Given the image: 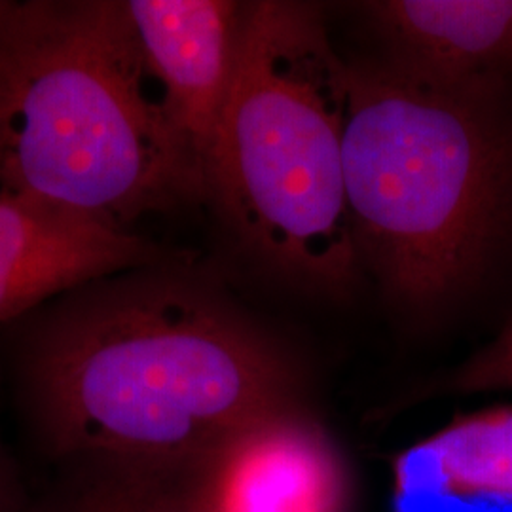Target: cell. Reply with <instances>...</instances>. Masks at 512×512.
Segmentation results:
<instances>
[{
  "label": "cell",
  "instance_id": "obj_1",
  "mask_svg": "<svg viewBox=\"0 0 512 512\" xmlns=\"http://www.w3.org/2000/svg\"><path fill=\"white\" fill-rule=\"evenodd\" d=\"M18 401L38 450L200 469L304 403L291 351L184 256L107 275L19 319Z\"/></svg>",
  "mask_w": 512,
  "mask_h": 512
},
{
  "label": "cell",
  "instance_id": "obj_2",
  "mask_svg": "<svg viewBox=\"0 0 512 512\" xmlns=\"http://www.w3.org/2000/svg\"><path fill=\"white\" fill-rule=\"evenodd\" d=\"M346 196L361 258L404 310L484 291L512 258V82L442 90L349 63Z\"/></svg>",
  "mask_w": 512,
  "mask_h": 512
},
{
  "label": "cell",
  "instance_id": "obj_3",
  "mask_svg": "<svg viewBox=\"0 0 512 512\" xmlns=\"http://www.w3.org/2000/svg\"><path fill=\"white\" fill-rule=\"evenodd\" d=\"M0 192L128 230L205 203L126 0H0Z\"/></svg>",
  "mask_w": 512,
  "mask_h": 512
},
{
  "label": "cell",
  "instance_id": "obj_4",
  "mask_svg": "<svg viewBox=\"0 0 512 512\" xmlns=\"http://www.w3.org/2000/svg\"><path fill=\"white\" fill-rule=\"evenodd\" d=\"M349 63L306 2H247L238 73L205 171V203L260 268L321 296L361 272L346 196Z\"/></svg>",
  "mask_w": 512,
  "mask_h": 512
},
{
  "label": "cell",
  "instance_id": "obj_5",
  "mask_svg": "<svg viewBox=\"0 0 512 512\" xmlns=\"http://www.w3.org/2000/svg\"><path fill=\"white\" fill-rule=\"evenodd\" d=\"M179 256L88 213L0 192V323H18L95 279Z\"/></svg>",
  "mask_w": 512,
  "mask_h": 512
},
{
  "label": "cell",
  "instance_id": "obj_6",
  "mask_svg": "<svg viewBox=\"0 0 512 512\" xmlns=\"http://www.w3.org/2000/svg\"><path fill=\"white\" fill-rule=\"evenodd\" d=\"M169 122L203 179L238 73L247 2L126 0Z\"/></svg>",
  "mask_w": 512,
  "mask_h": 512
},
{
  "label": "cell",
  "instance_id": "obj_7",
  "mask_svg": "<svg viewBox=\"0 0 512 512\" xmlns=\"http://www.w3.org/2000/svg\"><path fill=\"white\" fill-rule=\"evenodd\" d=\"M211 512H348L351 480L329 431L306 404L232 440L205 473Z\"/></svg>",
  "mask_w": 512,
  "mask_h": 512
},
{
  "label": "cell",
  "instance_id": "obj_8",
  "mask_svg": "<svg viewBox=\"0 0 512 512\" xmlns=\"http://www.w3.org/2000/svg\"><path fill=\"white\" fill-rule=\"evenodd\" d=\"M391 69L442 90L512 82L511 0H378L361 6Z\"/></svg>",
  "mask_w": 512,
  "mask_h": 512
},
{
  "label": "cell",
  "instance_id": "obj_9",
  "mask_svg": "<svg viewBox=\"0 0 512 512\" xmlns=\"http://www.w3.org/2000/svg\"><path fill=\"white\" fill-rule=\"evenodd\" d=\"M207 467L67 459L54 463V476L21 512H211L205 497Z\"/></svg>",
  "mask_w": 512,
  "mask_h": 512
},
{
  "label": "cell",
  "instance_id": "obj_10",
  "mask_svg": "<svg viewBox=\"0 0 512 512\" xmlns=\"http://www.w3.org/2000/svg\"><path fill=\"white\" fill-rule=\"evenodd\" d=\"M420 480L454 499L512 503V404L459 414L399 461V484Z\"/></svg>",
  "mask_w": 512,
  "mask_h": 512
},
{
  "label": "cell",
  "instance_id": "obj_11",
  "mask_svg": "<svg viewBox=\"0 0 512 512\" xmlns=\"http://www.w3.org/2000/svg\"><path fill=\"white\" fill-rule=\"evenodd\" d=\"M435 389L458 395L512 391V317L492 342L463 361Z\"/></svg>",
  "mask_w": 512,
  "mask_h": 512
},
{
  "label": "cell",
  "instance_id": "obj_12",
  "mask_svg": "<svg viewBox=\"0 0 512 512\" xmlns=\"http://www.w3.org/2000/svg\"><path fill=\"white\" fill-rule=\"evenodd\" d=\"M27 499L18 465L0 433V512H21Z\"/></svg>",
  "mask_w": 512,
  "mask_h": 512
}]
</instances>
